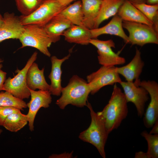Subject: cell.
Wrapping results in <instances>:
<instances>
[{
  "label": "cell",
  "instance_id": "cell-12",
  "mask_svg": "<svg viewBox=\"0 0 158 158\" xmlns=\"http://www.w3.org/2000/svg\"><path fill=\"white\" fill-rule=\"evenodd\" d=\"M29 90L31 99L27 104L29 108L27 115L29 129L31 131H33L34 130L35 119L38 111L42 107L48 108L52 102V97L49 91Z\"/></svg>",
  "mask_w": 158,
  "mask_h": 158
},
{
  "label": "cell",
  "instance_id": "cell-21",
  "mask_svg": "<svg viewBox=\"0 0 158 158\" xmlns=\"http://www.w3.org/2000/svg\"><path fill=\"white\" fill-rule=\"evenodd\" d=\"M83 15V26L90 30L94 29L103 0H80Z\"/></svg>",
  "mask_w": 158,
  "mask_h": 158
},
{
  "label": "cell",
  "instance_id": "cell-14",
  "mask_svg": "<svg viewBox=\"0 0 158 158\" xmlns=\"http://www.w3.org/2000/svg\"><path fill=\"white\" fill-rule=\"evenodd\" d=\"M144 65L141 53L136 47L135 54L131 61L125 66L116 67V70L118 73L123 76L126 81L132 82L139 79Z\"/></svg>",
  "mask_w": 158,
  "mask_h": 158
},
{
  "label": "cell",
  "instance_id": "cell-38",
  "mask_svg": "<svg viewBox=\"0 0 158 158\" xmlns=\"http://www.w3.org/2000/svg\"><path fill=\"white\" fill-rule=\"evenodd\" d=\"M3 62V60L0 59V63H2ZM3 67V65L1 63H0V69H1Z\"/></svg>",
  "mask_w": 158,
  "mask_h": 158
},
{
  "label": "cell",
  "instance_id": "cell-24",
  "mask_svg": "<svg viewBox=\"0 0 158 158\" xmlns=\"http://www.w3.org/2000/svg\"><path fill=\"white\" fill-rule=\"evenodd\" d=\"M28 123L27 114L22 113L20 110L10 114L6 119L2 126L9 131L16 132L24 127Z\"/></svg>",
  "mask_w": 158,
  "mask_h": 158
},
{
  "label": "cell",
  "instance_id": "cell-20",
  "mask_svg": "<svg viewBox=\"0 0 158 158\" xmlns=\"http://www.w3.org/2000/svg\"><path fill=\"white\" fill-rule=\"evenodd\" d=\"M62 35L68 42L82 45L88 44L92 39L90 30L84 26L73 24L66 30Z\"/></svg>",
  "mask_w": 158,
  "mask_h": 158
},
{
  "label": "cell",
  "instance_id": "cell-17",
  "mask_svg": "<svg viewBox=\"0 0 158 158\" xmlns=\"http://www.w3.org/2000/svg\"><path fill=\"white\" fill-rule=\"evenodd\" d=\"M72 24L70 21L59 13L42 27L53 43H54L60 40L64 32Z\"/></svg>",
  "mask_w": 158,
  "mask_h": 158
},
{
  "label": "cell",
  "instance_id": "cell-18",
  "mask_svg": "<svg viewBox=\"0 0 158 158\" xmlns=\"http://www.w3.org/2000/svg\"><path fill=\"white\" fill-rule=\"evenodd\" d=\"M44 68L39 69L38 64L34 62L28 70L26 75V83L28 87L35 90L38 89L49 91L50 85L47 83L44 75Z\"/></svg>",
  "mask_w": 158,
  "mask_h": 158
},
{
  "label": "cell",
  "instance_id": "cell-13",
  "mask_svg": "<svg viewBox=\"0 0 158 158\" xmlns=\"http://www.w3.org/2000/svg\"><path fill=\"white\" fill-rule=\"evenodd\" d=\"M4 21L0 27V43L9 39H18L23 30L24 25L19 16L13 13H5Z\"/></svg>",
  "mask_w": 158,
  "mask_h": 158
},
{
  "label": "cell",
  "instance_id": "cell-10",
  "mask_svg": "<svg viewBox=\"0 0 158 158\" xmlns=\"http://www.w3.org/2000/svg\"><path fill=\"white\" fill-rule=\"evenodd\" d=\"M120 84L123 88L127 102L134 104L138 116L140 118L142 117L145 111L146 104L149 99L148 92L135 81H122Z\"/></svg>",
  "mask_w": 158,
  "mask_h": 158
},
{
  "label": "cell",
  "instance_id": "cell-26",
  "mask_svg": "<svg viewBox=\"0 0 158 158\" xmlns=\"http://www.w3.org/2000/svg\"><path fill=\"white\" fill-rule=\"evenodd\" d=\"M1 106L13 107L23 111L27 107V103L23 100L16 97L7 91L0 93Z\"/></svg>",
  "mask_w": 158,
  "mask_h": 158
},
{
  "label": "cell",
  "instance_id": "cell-30",
  "mask_svg": "<svg viewBox=\"0 0 158 158\" xmlns=\"http://www.w3.org/2000/svg\"><path fill=\"white\" fill-rule=\"evenodd\" d=\"M73 152L69 153L65 152L60 154H53L49 157L50 158H72L73 157Z\"/></svg>",
  "mask_w": 158,
  "mask_h": 158
},
{
  "label": "cell",
  "instance_id": "cell-6",
  "mask_svg": "<svg viewBox=\"0 0 158 158\" xmlns=\"http://www.w3.org/2000/svg\"><path fill=\"white\" fill-rule=\"evenodd\" d=\"M37 55V52H34L24 68L20 70L17 69L16 70L17 74L14 77L11 78L9 77L6 79L3 90L8 92L16 97L22 100L29 98L30 93L26 83L27 73L30 66L36 60Z\"/></svg>",
  "mask_w": 158,
  "mask_h": 158
},
{
  "label": "cell",
  "instance_id": "cell-22",
  "mask_svg": "<svg viewBox=\"0 0 158 158\" xmlns=\"http://www.w3.org/2000/svg\"><path fill=\"white\" fill-rule=\"evenodd\" d=\"M125 0H103L94 29L99 28L104 21L117 14Z\"/></svg>",
  "mask_w": 158,
  "mask_h": 158
},
{
  "label": "cell",
  "instance_id": "cell-34",
  "mask_svg": "<svg viewBox=\"0 0 158 158\" xmlns=\"http://www.w3.org/2000/svg\"><path fill=\"white\" fill-rule=\"evenodd\" d=\"M63 6L66 7L72 2L77 0H56Z\"/></svg>",
  "mask_w": 158,
  "mask_h": 158
},
{
  "label": "cell",
  "instance_id": "cell-1",
  "mask_svg": "<svg viewBox=\"0 0 158 158\" xmlns=\"http://www.w3.org/2000/svg\"><path fill=\"white\" fill-rule=\"evenodd\" d=\"M128 102L125 95L115 84L108 103L97 114L103 118L108 133L117 129L128 113Z\"/></svg>",
  "mask_w": 158,
  "mask_h": 158
},
{
  "label": "cell",
  "instance_id": "cell-23",
  "mask_svg": "<svg viewBox=\"0 0 158 158\" xmlns=\"http://www.w3.org/2000/svg\"><path fill=\"white\" fill-rule=\"evenodd\" d=\"M72 24L84 26L83 15L80 0H78L64 8L60 13Z\"/></svg>",
  "mask_w": 158,
  "mask_h": 158
},
{
  "label": "cell",
  "instance_id": "cell-39",
  "mask_svg": "<svg viewBox=\"0 0 158 158\" xmlns=\"http://www.w3.org/2000/svg\"><path fill=\"white\" fill-rule=\"evenodd\" d=\"M2 132L3 130L1 129H0V135H1Z\"/></svg>",
  "mask_w": 158,
  "mask_h": 158
},
{
  "label": "cell",
  "instance_id": "cell-37",
  "mask_svg": "<svg viewBox=\"0 0 158 158\" xmlns=\"http://www.w3.org/2000/svg\"><path fill=\"white\" fill-rule=\"evenodd\" d=\"M4 21L3 17L0 13V27L2 25Z\"/></svg>",
  "mask_w": 158,
  "mask_h": 158
},
{
  "label": "cell",
  "instance_id": "cell-35",
  "mask_svg": "<svg viewBox=\"0 0 158 158\" xmlns=\"http://www.w3.org/2000/svg\"><path fill=\"white\" fill-rule=\"evenodd\" d=\"M133 5L146 3L147 0H126Z\"/></svg>",
  "mask_w": 158,
  "mask_h": 158
},
{
  "label": "cell",
  "instance_id": "cell-33",
  "mask_svg": "<svg viewBox=\"0 0 158 158\" xmlns=\"http://www.w3.org/2000/svg\"><path fill=\"white\" fill-rule=\"evenodd\" d=\"M149 133L153 134H158V121H157L152 127Z\"/></svg>",
  "mask_w": 158,
  "mask_h": 158
},
{
  "label": "cell",
  "instance_id": "cell-16",
  "mask_svg": "<svg viewBox=\"0 0 158 158\" xmlns=\"http://www.w3.org/2000/svg\"><path fill=\"white\" fill-rule=\"evenodd\" d=\"M70 56L71 54L69 53L61 59H59L55 56L51 58V69L48 77L51 82L49 91L51 95L58 96L61 94L62 88L61 85L62 73L61 66L63 63L68 59Z\"/></svg>",
  "mask_w": 158,
  "mask_h": 158
},
{
  "label": "cell",
  "instance_id": "cell-5",
  "mask_svg": "<svg viewBox=\"0 0 158 158\" xmlns=\"http://www.w3.org/2000/svg\"><path fill=\"white\" fill-rule=\"evenodd\" d=\"M65 7L56 0H44L32 13L27 16L22 15L19 17L23 25L35 24L43 27Z\"/></svg>",
  "mask_w": 158,
  "mask_h": 158
},
{
  "label": "cell",
  "instance_id": "cell-9",
  "mask_svg": "<svg viewBox=\"0 0 158 158\" xmlns=\"http://www.w3.org/2000/svg\"><path fill=\"white\" fill-rule=\"evenodd\" d=\"M135 81L139 86L145 88L150 96V102L145 111L143 121L146 128H151L158 121V84L154 80L141 81L139 79Z\"/></svg>",
  "mask_w": 158,
  "mask_h": 158
},
{
  "label": "cell",
  "instance_id": "cell-8",
  "mask_svg": "<svg viewBox=\"0 0 158 158\" xmlns=\"http://www.w3.org/2000/svg\"><path fill=\"white\" fill-rule=\"evenodd\" d=\"M86 78L92 95L104 87L120 84L122 81L115 66H102L97 71L87 75Z\"/></svg>",
  "mask_w": 158,
  "mask_h": 158
},
{
  "label": "cell",
  "instance_id": "cell-15",
  "mask_svg": "<svg viewBox=\"0 0 158 158\" xmlns=\"http://www.w3.org/2000/svg\"><path fill=\"white\" fill-rule=\"evenodd\" d=\"M123 20L117 15L114 16L111 20L105 26L90 30L92 39L97 38L102 35H115L122 38L124 42L129 43L128 36L124 32L122 25Z\"/></svg>",
  "mask_w": 158,
  "mask_h": 158
},
{
  "label": "cell",
  "instance_id": "cell-11",
  "mask_svg": "<svg viewBox=\"0 0 158 158\" xmlns=\"http://www.w3.org/2000/svg\"><path fill=\"white\" fill-rule=\"evenodd\" d=\"M90 44L97 49L98 62L102 66H115L123 64L126 62L124 58L113 51L112 48H115V43L112 40H102L97 38L91 39Z\"/></svg>",
  "mask_w": 158,
  "mask_h": 158
},
{
  "label": "cell",
  "instance_id": "cell-25",
  "mask_svg": "<svg viewBox=\"0 0 158 158\" xmlns=\"http://www.w3.org/2000/svg\"><path fill=\"white\" fill-rule=\"evenodd\" d=\"M153 24L158 31V4L150 5L146 3L133 5Z\"/></svg>",
  "mask_w": 158,
  "mask_h": 158
},
{
  "label": "cell",
  "instance_id": "cell-31",
  "mask_svg": "<svg viewBox=\"0 0 158 158\" xmlns=\"http://www.w3.org/2000/svg\"><path fill=\"white\" fill-rule=\"evenodd\" d=\"M7 73L0 69V91L3 90L4 85L6 80Z\"/></svg>",
  "mask_w": 158,
  "mask_h": 158
},
{
  "label": "cell",
  "instance_id": "cell-36",
  "mask_svg": "<svg viewBox=\"0 0 158 158\" xmlns=\"http://www.w3.org/2000/svg\"><path fill=\"white\" fill-rule=\"evenodd\" d=\"M146 3L150 5L158 4V0H147Z\"/></svg>",
  "mask_w": 158,
  "mask_h": 158
},
{
  "label": "cell",
  "instance_id": "cell-7",
  "mask_svg": "<svg viewBox=\"0 0 158 158\" xmlns=\"http://www.w3.org/2000/svg\"><path fill=\"white\" fill-rule=\"evenodd\" d=\"M123 28L129 33V44L142 46L149 43L158 44V31L153 26L123 21Z\"/></svg>",
  "mask_w": 158,
  "mask_h": 158
},
{
  "label": "cell",
  "instance_id": "cell-4",
  "mask_svg": "<svg viewBox=\"0 0 158 158\" xmlns=\"http://www.w3.org/2000/svg\"><path fill=\"white\" fill-rule=\"evenodd\" d=\"M18 39L22 44L20 49L32 47L45 56H51L48 48L53 42L42 27L35 24L24 25L23 30Z\"/></svg>",
  "mask_w": 158,
  "mask_h": 158
},
{
  "label": "cell",
  "instance_id": "cell-19",
  "mask_svg": "<svg viewBox=\"0 0 158 158\" xmlns=\"http://www.w3.org/2000/svg\"><path fill=\"white\" fill-rule=\"evenodd\" d=\"M117 14L123 21L153 25V23L139 10L126 0L120 7Z\"/></svg>",
  "mask_w": 158,
  "mask_h": 158
},
{
  "label": "cell",
  "instance_id": "cell-27",
  "mask_svg": "<svg viewBox=\"0 0 158 158\" xmlns=\"http://www.w3.org/2000/svg\"><path fill=\"white\" fill-rule=\"evenodd\" d=\"M18 11L22 15L27 16L35 11L44 0H15Z\"/></svg>",
  "mask_w": 158,
  "mask_h": 158
},
{
  "label": "cell",
  "instance_id": "cell-29",
  "mask_svg": "<svg viewBox=\"0 0 158 158\" xmlns=\"http://www.w3.org/2000/svg\"><path fill=\"white\" fill-rule=\"evenodd\" d=\"M20 110L19 109L13 107H0V126H2L7 117L10 114Z\"/></svg>",
  "mask_w": 158,
  "mask_h": 158
},
{
  "label": "cell",
  "instance_id": "cell-2",
  "mask_svg": "<svg viewBox=\"0 0 158 158\" xmlns=\"http://www.w3.org/2000/svg\"><path fill=\"white\" fill-rule=\"evenodd\" d=\"M90 90L87 82L77 75H73L70 79L67 85L62 87L60 97L56 104L61 109H64L69 104L78 107L87 105Z\"/></svg>",
  "mask_w": 158,
  "mask_h": 158
},
{
  "label": "cell",
  "instance_id": "cell-3",
  "mask_svg": "<svg viewBox=\"0 0 158 158\" xmlns=\"http://www.w3.org/2000/svg\"><path fill=\"white\" fill-rule=\"evenodd\" d=\"M86 106L90 111L91 123L86 129L80 134L79 138L81 140L94 146L102 157L105 158V147L109 134L103 119L97 112H95L88 101Z\"/></svg>",
  "mask_w": 158,
  "mask_h": 158
},
{
  "label": "cell",
  "instance_id": "cell-28",
  "mask_svg": "<svg viewBox=\"0 0 158 158\" xmlns=\"http://www.w3.org/2000/svg\"><path fill=\"white\" fill-rule=\"evenodd\" d=\"M147 142L148 149L147 153L150 158H158V134H153L144 130L141 133Z\"/></svg>",
  "mask_w": 158,
  "mask_h": 158
},
{
  "label": "cell",
  "instance_id": "cell-32",
  "mask_svg": "<svg viewBox=\"0 0 158 158\" xmlns=\"http://www.w3.org/2000/svg\"><path fill=\"white\" fill-rule=\"evenodd\" d=\"M135 158H150L148 155L147 153L142 151H139L135 153Z\"/></svg>",
  "mask_w": 158,
  "mask_h": 158
}]
</instances>
